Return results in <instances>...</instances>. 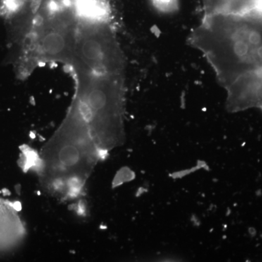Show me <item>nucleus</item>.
Here are the masks:
<instances>
[{"label":"nucleus","instance_id":"nucleus-1","mask_svg":"<svg viewBox=\"0 0 262 262\" xmlns=\"http://www.w3.org/2000/svg\"><path fill=\"white\" fill-rule=\"evenodd\" d=\"M190 42L211 63L231 106L262 110V10L206 15Z\"/></svg>","mask_w":262,"mask_h":262},{"label":"nucleus","instance_id":"nucleus-2","mask_svg":"<svg viewBox=\"0 0 262 262\" xmlns=\"http://www.w3.org/2000/svg\"><path fill=\"white\" fill-rule=\"evenodd\" d=\"M23 232V226L14 208L0 201V252L15 246Z\"/></svg>","mask_w":262,"mask_h":262},{"label":"nucleus","instance_id":"nucleus-3","mask_svg":"<svg viewBox=\"0 0 262 262\" xmlns=\"http://www.w3.org/2000/svg\"><path fill=\"white\" fill-rule=\"evenodd\" d=\"M205 15H241L261 11L262 0H203Z\"/></svg>","mask_w":262,"mask_h":262},{"label":"nucleus","instance_id":"nucleus-4","mask_svg":"<svg viewBox=\"0 0 262 262\" xmlns=\"http://www.w3.org/2000/svg\"><path fill=\"white\" fill-rule=\"evenodd\" d=\"M157 8L164 10V11H169L170 10L175 9L177 5V0H153Z\"/></svg>","mask_w":262,"mask_h":262}]
</instances>
